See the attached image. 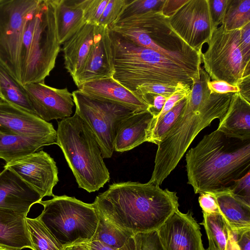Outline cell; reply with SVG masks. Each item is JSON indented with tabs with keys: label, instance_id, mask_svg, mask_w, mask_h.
Wrapping results in <instances>:
<instances>
[{
	"label": "cell",
	"instance_id": "cell-1",
	"mask_svg": "<svg viewBox=\"0 0 250 250\" xmlns=\"http://www.w3.org/2000/svg\"><path fill=\"white\" fill-rule=\"evenodd\" d=\"M92 204L109 223L134 235L157 230L179 207L176 192L130 181L109 185Z\"/></svg>",
	"mask_w": 250,
	"mask_h": 250
},
{
	"label": "cell",
	"instance_id": "cell-2",
	"mask_svg": "<svg viewBox=\"0 0 250 250\" xmlns=\"http://www.w3.org/2000/svg\"><path fill=\"white\" fill-rule=\"evenodd\" d=\"M211 80L203 68L191 86L182 116L159 143L151 177L148 183L161 185L176 167L197 134L226 113L233 93H211Z\"/></svg>",
	"mask_w": 250,
	"mask_h": 250
},
{
	"label": "cell",
	"instance_id": "cell-3",
	"mask_svg": "<svg viewBox=\"0 0 250 250\" xmlns=\"http://www.w3.org/2000/svg\"><path fill=\"white\" fill-rule=\"evenodd\" d=\"M188 184L195 194L229 191L250 171V139L227 136L215 130L186 155Z\"/></svg>",
	"mask_w": 250,
	"mask_h": 250
},
{
	"label": "cell",
	"instance_id": "cell-4",
	"mask_svg": "<svg viewBox=\"0 0 250 250\" xmlns=\"http://www.w3.org/2000/svg\"><path fill=\"white\" fill-rule=\"evenodd\" d=\"M113 78L132 92L145 83L191 86L200 73V64L168 58L153 50L136 44L109 29Z\"/></svg>",
	"mask_w": 250,
	"mask_h": 250
},
{
	"label": "cell",
	"instance_id": "cell-5",
	"mask_svg": "<svg viewBox=\"0 0 250 250\" xmlns=\"http://www.w3.org/2000/svg\"><path fill=\"white\" fill-rule=\"evenodd\" d=\"M57 143L80 188L90 193L110 180L99 145L90 127L75 112L58 122Z\"/></svg>",
	"mask_w": 250,
	"mask_h": 250
},
{
	"label": "cell",
	"instance_id": "cell-6",
	"mask_svg": "<svg viewBox=\"0 0 250 250\" xmlns=\"http://www.w3.org/2000/svg\"><path fill=\"white\" fill-rule=\"evenodd\" d=\"M136 44L171 59L201 64V54L189 47L173 31L169 18L153 10L113 23L108 28Z\"/></svg>",
	"mask_w": 250,
	"mask_h": 250
},
{
	"label": "cell",
	"instance_id": "cell-7",
	"mask_svg": "<svg viewBox=\"0 0 250 250\" xmlns=\"http://www.w3.org/2000/svg\"><path fill=\"white\" fill-rule=\"evenodd\" d=\"M43 209L38 218L65 248L90 241L99 222L93 204L74 197L55 196L41 201Z\"/></svg>",
	"mask_w": 250,
	"mask_h": 250
},
{
	"label": "cell",
	"instance_id": "cell-8",
	"mask_svg": "<svg viewBox=\"0 0 250 250\" xmlns=\"http://www.w3.org/2000/svg\"><path fill=\"white\" fill-rule=\"evenodd\" d=\"M56 21V0H40L33 38L22 85L44 82L54 68L60 51Z\"/></svg>",
	"mask_w": 250,
	"mask_h": 250
},
{
	"label": "cell",
	"instance_id": "cell-9",
	"mask_svg": "<svg viewBox=\"0 0 250 250\" xmlns=\"http://www.w3.org/2000/svg\"><path fill=\"white\" fill-rule=\"evenodd\" d=\"M208 48L201 54L203 69L212 80H222L236 86L250 76V62L244 58L240 29L228 31L222 25L212 34Z\"/></svg>",
	"mask_w": 250,
	"mask_h": 250
},
{
	"label": "cell",
	"instance_id": "cell-10",
	"mask_svg": "<svg viewBox=\"0 0 250 250\" xmlns=\"http://www.w3.org/2000/svg\"><path fill=\"white\" fill-rule=\"evenodd\" d=\"M75 113L93 133L103 158L112 156L118 126L126 117L138 112L117 104L97 99L80 90L72 93Z\"/></svg>",
	"mask_w": 250,
	"mask_h": 250
},
{
	"label": "cell",
	"instance_id": "cell-11",
	"mask_svg": "<svg viewBox=\"0 0 250 250\" xmlns=\"http://www.w3.org/2000/svg\"><path fill=\"white\" fill-rule=\"evenodd\" d=\"M39 1L0 0V62L20 83L18 60L21 37L28 15Z\"/></svg>",
	"mask_w": 250,
	"mask_h": 250
},
{
	"label": "cell",
	"instance_id": "cell-12",
	"mask_svg": "<svg viewBox=\"0 0 250 250\" xmlns=\"http://www.w3.org/2000/svg\"><path fill=\"white\" fill-rule=\"evenodd\" d=\"M169 24L189 47L202 54L215 30L208 0H188L169 18Z\"/></svg>",
	"mask_w": 250,
	"mask_h": 250
},
{
	"label": "cell",
	"instance_id": "cell-13",
	"mask_svg": "<svg viewBox=\"0 0 250 250\" xmlns=\"http://www.w3.org/2000/svg\"><path fill=\"white\" fill-rule=\"evenodd\" d=\"M8 168L36 190L43 198L54 196V187L59 181L58 170L53 158L40 150L6 164Z\"/></svg>",
	"mask_w": 250,
	"mask_h": 250
},
{
	"label": "cell",
	"instance_id": "cell-14",
	"mask_svg": "<svg viewBox=\"0 0 250 250\" xmlns=\"http://www.w3.org/2000/svg\"><path fill=\"white\" fill-rule=\"evenodd\" d=\"M157 231L165 250H205L200 228L190 211L176 210Z\"/></svg>",
	"mask_w": 250,
	"mask_h": 250
},
{
	"label": "cell",
	"instance_id": "cell-15",
	"mask_svg": "<svg viewBox=\"0 0 250 250\" xmlns=\"http://www.w3.org/2000/svg\"><path fill=\"white\" fill-rule=\"evenodd\" d=\"M35 114L44 121L70 117L75 105L72 93L67 88L59 89L44 82L23 85Z\"/></svg>",
	"mask_w": 250,
	"mask_h": 250
},
{
	"label": "cell",
	"instance_id": "cell-16",
	"mask_svg": "<svg viewBox=\"0 0 250 250\" xmlns=\"http://www.w3.org/2000/svg\"><path fill=\"white\" fill-rule=\"evenodd\" d=\"M0 132L57 138V131L52 124L1 99Z\"/></svg>",
	"mask_w": 250,
	"mask_h": 250
},
{
	"label": "cell",
	"instance_id": "cell-17",
	"mask_svg": "<svg viewBox=\"0 0 250 250\" xmlns=\"http://www.w3.org/2000/svg\"><path fill=\"white\" fill-rule=\"evenodd\" d=\"M114 73L109 29L101 26L83 67L73 80L78 87L87 82L112 77Z\"/></svg>",
	"mask_w": 250,
	"mask_h": 250
},
{
	"label": "cell",
	"instance_id": "cell-18",
	"mask_svg": "<svg viewBox=\"0 0 250 250\" xmlns=\"http://www.w3.org/2000/svg\"><path fill=\"white\" fill-rule=\"evenodd\" d=\"M42 198L9 168H4L0 173V208L27 214L31 207Z\"/></svg>",
	"mask_w": 250,
	"mask_h": 250
},
{
	"label": "cell",
	"instance_id": "cell-19",
	"mask_svg": "<svg viewBox=\"0 0 250 250\" xmlns=\"http://www.w3.org/2000/svg\"><path fill=\"white\" fill-rule=\"evenodd\" d=\"M78 90L93 98L120 104L141 111L147 110L148 105L120 83L113 76L85 82Z\"/></svg>",
	"mask_w": 250,
	"mask_h": 250
},
{
	"label": "cell",
	"instance_id": "cell-20",
	"mask_svg": "<svg viewBox=\"0 0 250 250\" xmlns=\"http://www.w3.org/2000/svg\"><path fill=\"white\" fill-rule=\"evenodd\" d=\"M101 26L86 22L62 44L65 68L74 80L83 67Z\"/></svg>",
	"mask_w": 250,
	"mask_h": 250
},
{
	"label": "cell",
	"instance_id": "cell-21",
	"mask_svg": "<svg viewBox=\"0 0 250 250\" xmlns=\"http://www.w3.org/2000/svg\"><path fill=\"white\" fill-rule=\"evenodd\" d=\"M153 119L147 110L134 112L125 118L118 126L114 150L127 151L147 142V131Z\"/></svg>",
	"mask_w": 250,
	"mask_h": 250
},
{
	"label": "cell",
	"instance_id": "cell-22",
	"mask_svg": "<svg viewBox=\"0 0 250 250\" xmlns=\"http://www.w3.org/2000/svg\"><path fill=\"white\" fill-rule=\"evenodd\" d=\"M217 130L229 137L250 139V103L238 92L232 94L228 109L220 120Z\"/></svg>",
	"mask_w": 250,
	"mask_h": 250
},
{
	"label": "cell",
	"instance_id": "cell-23",
	"mask_svg": "<svg viewBox=\"0 0 250 250\" xmlns=\"http://www.w3.org/2000/svg\"><path fill=\"white\" fill-rule=\"evenodd\" d=\"M26 214L0 208V248L21 250L32 247L26 228Z\"/></svg>",
	"mask_w": 250,
	"mask_h": 250
},
{
	"label": "cell",
	"instance_id": "cell-24",
	"mask_svg": "<svg viewBox=\"0 0 250 250\" xmlns=\"http://www.w3.org/2000/svg\"><path fill=\"white\" fill-rule=\"evenodd\" d=\"M87 0H56L58 36L62 44L86 23L84 9Z\"/></svg>",
	"mask_w": 250,
	"mask_h": 250
},
{
	"label": "cell",
	"instance_id": "cell-25",
	"mask_svg": "<svg viewBox=\"0 0 250 250\" xmlns=\"http://www.w3.org/2000/svg\"><path fill=\"white\" fill-rule=\"evenodd\" d=\"M57 138L0 132V159L6 164L36 152L44 146L56 144Z\"/></svg>",
	"mask_w": 250,
	"mask_h": 250
},
{
	"label": "cell",
	"instance_id": "cell-26",
	"mask_svg": "<svg viewBox=\"0 0 250 250\" xmlns=\"http://www.w3.org/2000/svg\"><path fill=\"white\" fill-rule=\"evenodd\" d=\"M212 194L221 214L232 231L250 228V206L236 199L229 190Z\"/></svg>",
	"mask_w": 250,
	"mask_h": 250
},
{
	"label": "cell",
	"instance_id": "cell-27",
	"mask_svg": "<svg viewBox=\"0 0 250 250\" xmlns=\"http://www.w3.org/2000/svg\"><path fill=\"white\" fill-rule=\"evenodd\" d=\"M126 0H87L86 22L109 27L117 21Z\"/></svg>",
	"mask_w": 250,
	"mask_h": 250
},
{
	"label": "cell",
	"instance_id": "cell-28",
	"mask_svg": "<svg viewBox=\"0 0 250 250\" xmlns=\"http://www.w3.org/2000/svg\"><path fill=\"white\" fill-rule=\"evenodd\" d=\"M0 94L1 100L36 115L24 86L0 62Z\"/></svg>",
	"mask_w": 250,
	"mask_h": 250
},
{
	"label": "cell",
	"instance_id": "cell-29",
	"mask_svg": "<svg viewBox=\"0 0 250 250\" xmlns=\"http://www.w3.org/2000/svg\"><path fill=\"white\" fill-rule=\"evenodd\" d=\"M187 97L178 102L162 117L153 119L147 131V142L159 144L182 116L187 104Z\"/></svg>",
	"mask_w": 250,
	"mask_h": 250
},
{
	"label": "cell",
	"instance_id": "cell-30",
	"mask_svg": "<svg viewBox=\"0 0 250 250\" xmlns=\"http://www.w3.org/2000/svg\"><path fill=\"white\" fill-rule=\"evenodd\" d=\"M32 250H64L65 248L38 218H25Z\"/></svg>",
	"mask_w": 250,
	"mask_h": 250
},
{
	"label": "cell",
	"instance_id": "cell-31",
	"mask_svg": "<svg viewBox=\"0 0 250 250\" xmlns=\"http://www.w3.org/2000/svg\"><path fill=\"white\" fill-rule=\"evenodd\" d=\"M98 215V225L90 240L100 241L112 248L120 249L134 235L132 232L123 230L109 223L99 213Z\"/></svg>",
	"mask_w": 250,
	"mask_h": 250
},
{
	"label": "cell",
	"instance_id": "cell-32",
	"mask_svg": "<svg viewBox=\"0 0 250 250\" xmlns=\"http://www.w3.org/2000/svg\"><path fill=\"white\" fill-rule=\"evenodd\" d=\"M203 221L207 236L210 237L220 250H227L230 236V229L220 213L203 212Z\"/></svg>",
	"mask_w": 250,
	"mask_h": 250
},
{
	"label": "cell",
	"instance_id": "cell-33",
	"mask_svg": "<svg viewBox=\"0 0 250 250\" xmlns=\"http://www.w3.org/2000/svg\"><path fill=\"white\" fill-rule=\"evenodd\" d=\"M250 23V0H229L221 25L228 31L241 29Z\"/></svg>",
	"mask_w": 250,
	"mask_h": 250
},
{
	"label": "cell",
	"instance_id": "cell-34",
	"mask_svg": "<svg viewBox=\"0 0 250 250\" xmlns=\"http://www.w3.org/2000/svg\"><path fill=\"white\" fill-rule=\"evenodd\" d=\"M37 7L28 15L25 22L21 37L18 60L20 83L26 68L33 38Z\"/></svg>",
	"mask_w": 250,
	"mask_h": 250
},
{
	"label": "cell",
	"instance_id": "cell-35",
	"mask_svg": "<svg viewBox=\"0 0 250 250\" xmlns=\"http://www.w3.org/2000/svg\"><path fill=\"white\" fill-rule=\"evenodd\" d=\"M164 1L165 0H126L116 22L150 11H161Z\"/></svg>",
	"mask_w": 250,
	"mask_h": 250
},
{
	"label": "cell",
	"instance_id": "cell-36",
	"mask_svg": "<svg viewBox=\"0 0 250 250\" xmlns=\"http://www.w3.org/2000/svg\"><path fill=\"white\" fill-rule=\"evenodd\" d=\"M133 238L135 250H165L157 230L138 233Z\"/></svg>",
	"mask_w": 250,
	"mask_h": 250
},
{
	"label": "cell",
	"instance_id": "cell-37",
	"mask_svg": "<svg viewBox=\"0 0 250 250\" xmlns=\"http://www.w3.org/2000/svg\"><path fill=\"white\" fill-rule=\"evenodd\" d=\"M181 83H179L177 86L160 83H145L138 86L134 93L141 98L142 96L148 94L160 95L168 98L176 91Z\"/></svg>",
	"mask_w": 250,
	"mask_h": 250
},
{
	"label": "cell",
	"instance_id": "cell-38",
	"mask_svg": "<svg viewBox=\"0 0 250 250\" xmlns=\"http://www.w3.org/2000/svg\"><path fill=\"white\" fill-rule=\"evenodd\" d=\"M229 191L236 199L250 206V171L235 181Z\"/></svg>",
	"mask_w": 250,
	"mask_h": 250
},
{
	"label": "cell",
	"instance_id": "cell-39",
	"mask_svg": "<svg viewBox=\"0 0 250 250\" xmlns=\"http://www.w3.org/2000/svg\"><path fill=\"white\" fill-rule=\"evenodd\" d=\"M191 86L181 83L176 91L169 96L159 116L153 119L159 118L169 111L178 102L187 97L190 93Z\"/></svg>",
	"mask_w": 250,
	"mask_h": 250
},
{
	"label": "cell",
	"instance_id": "cell-40",
	"mask_svg": "<svg viewBox=\"0 0 250 250\" xmlns=\"http://www.w3.org/2000/svg\"><path fill=\"white\" fill-rule=\"evenodd\" d=\"M229 0H208L214 29L222 24Z\"/></svg>",
	"mask_w": 250,
	"mask_h": 250
},
{
	"label": "cell",
	"instance_id": "cell-41",
	"mask_svg": "<svg viewBox=\"0 0 250 250\" xmlns=\"http://www.w3.org/2000/svg\"><path fill=\"white\" fill-rule=\"evenodd\" d=\"M142 98L148 105L147 110L152 115L153 118L159 116L167 98L162 95L152 94L142 96Z\"/></svg>",
	"mask_w": 250,
	"mask_h": 250
},
{
	"label": "cell",
	"instance_id": "cell-42",
	"mask_svg": "<svg viewBox=\"0 0 250 250\" xmlns=\"http://www.w3.org/2000/svg\"><path fill=\"white\" fill-rule=\"evenodd\" d=\"M198 201L203 212L208 214L220 213L216 197L213 194L208 192L200 193Z\"/></svg>",
	"mask_w": 250,
	"mask_h": 250
},
{
	"label": "cell",
	"instance_id": "cell-43",
	"mask_svg": "<svg viewBox=\"0 0 250 250\" xmlns=\"http://www.w3.org/2000/svg\"><path fill=\"white\" fill-rule=\"evenodd\" d=\"M207 85L211 93L224 94L239 91V87L222 80H210L208 82Z\"/></svg>",
	"mask_w": 250,
	"mask_h": 250
},
{
	"label": "cell",
	"instance_id": "cell-44",
	"mask_svg": "<svg viewBox=\"0 0 250 250\" xmlns=\"http://www.w3.org/2000/svg\"><path fill=\"white\" fill-rule=\"evenodd\" d=\"M240 44L244 58L250 62V23L240 29Z\"/></svg>",
	"mask_w": 250,
	"mask_h": 250
},
{
	"label": "cell",
	"instance_id": "cell-45",
	"mask_svg": "<svg viewBox=\"0 0 250 250\" xmlns=\"http://www.w3.org/2000/svg\"><path fill=\"white\" fill-rule=\"evenodd\" d=\"M231 232L239 250H250V228Z\"/></svg>",
	"mask_w": 250,
	"mask_h": 250
},
{
	"label": "cell",
	"instance_id": "cell-46",
	"mask_svg": "<svg viewBox=\"0 0 250 250\" xmlns=\"http://www.w3.org/2000/svg\"><path fill=\"white\" fill-rule=\"evenodd\" d=\"M188 0H165L161 12L166 17H171Z\"/></svg>",
	"mask_w": 250,
	"mask_h": 250
},
{
	"label": "cell",
	"instance_id": "cell-47",
	"mask_svg": "<svg viewBox=\"0 0 250 250\" xmlns=\"http://www.w3.org/2000/svg\"><path fill=\"white\" fill-rule=\"evenodd\" d=\"M82 243L85 245L88 250H125V246L117 249L98 240H90Z\"/></svg>",
	"mask_w": 250,
	"mask_h": 250
},
{
	"label": "cell",
	"instance_id": "cell-48",
	"mask_svg": "<svg viewBox=\"0 0 250 250\" xmlns=\"http://www.w3.org/2000/svg\"><path fill=\"white\" fill-rule=\"evenodd\" d=\"M239 94L250 103V76L244 79L239 85Z\"/></svg>",
	"mask_w": 250,
	"mask_h": 250
},
{
	"label": "cell",
	"instance_id": "cell-49",
	"mask_svg": "<svg viewBox=\"0 0 250 250\" xmlns=\"http://www.w3.org/2000/svg\"><path fill=\"white\" fill-rule=\"evenodd\" d=\"M227 250H239L230 229V236L228 242Z\"/></svg>",
	"mask_w": 250,
	"mask_h": 250
},
{
	"label": "cell",
	"instance_id": "cell-50",
	"mask_svg": "<svg viewBox=\"0 0 250 250\" xmlns=\"http://www.w3.org/2000/svg\"><path fill=\"white\" fill-rule=\"evenodd\" d=\"M64 250H88L83 244H76L65 248Z\"/></svg>",
	"mask_w": 250,
	"mask_h": 250
},
{
	"label": "cell",
	"instance_id": "cell-51",
	"mask_svg": "<svg viewBox=\"0 0 250 250\" xmlns=\"http://www.w3.org/2000/svg\"><path fill=\"white\" fill-rule=\"evenodd\" d=\"M125 250H135V243L133 236L125 246Z\"/></svg>",
	"mask_w": 250,
	"mask_h": 250
},
{
	"label": "cell",
	"instance_id": "cell-52",
	"mask_svg": "<svg viewBox=\"0 0 250 250\" xmlns=\"http://www.w3.org/2000/svg\"><path fill=\"white\" fill-rule=\"evenodd\" d=\"M208 247L207 250H220L215 246L210 237L208 236Z\"/></svg>",
	"mask_w": 250,
	"mask_h": 250
},
{
	"label": "cell",
	"instance_id": "cell-53",
	"mask_svg": "<svg viewBox=\"0 0 250 250\" xmlns=\"http://www.w3.org/2000/svg\"><path fill=\"white\" fill-rule=\"evenodd\" d=\"M0 250H7V249H2V248H0Z\"/></svg>",
	"mask_w": 250,
	"mask_h": 250
},
{
	"label": "cell",
	"instance_id": "cell-54",
	"mask_svg": "<svg viewBox=\"0 0 250 250\" xmlns=\"http://www.w3.org/2000/svg\"></svg>",
	"mask_w": 250,
	"mask_h": 250
}]
</instances>
